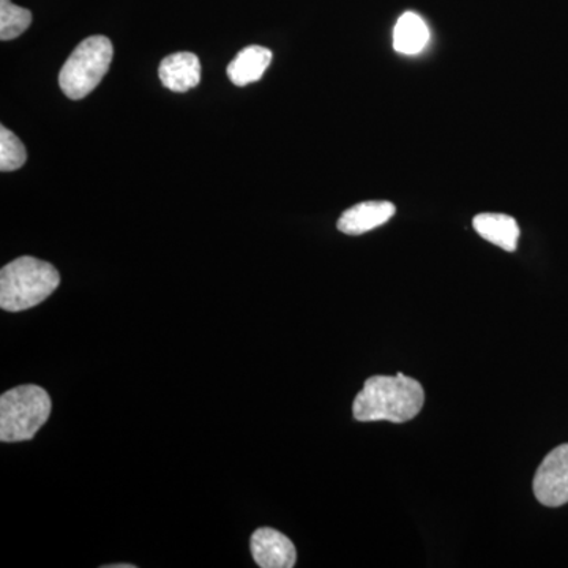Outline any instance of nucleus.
Segmentation results:
<instances>
[{"label": "nucleus", "mask_w": 568, "mask_h": 568, "mask_svg": "<svg viewBox=\"0 0 568 568\" xmlns=\"http://www.w3.org/2000/svg\"><path fill=\"white\" fill-rule=\"evenodd\" d=\"M474 230L489 244L506 252H515L518 246L519 226L514 216L504 213H478L473 220Z\"/></svg>", "instance_id": "obj_9"}, {"label": "nucleus", "mask_w": 568, "mask_h": 568, "mask_svg": "<svg viewBox=\"0 0 568 568\" xmlns=\"http://www.w3.org/2000/svg\"><path fill=\"white\" fill-rule=\"evenodd\" d=\"M108 568H134L133 564H118V566H104Z\"/></svg>", "instance_id": "obj_14"}, {"label": "nucleus", "mask_w": 568, "mask_h": 568, "mask_svg": "<svg viewBox=\"0 0 568 568\" xmlns=\"http://www.w3.org/2000/svg\"><path fill=\"white\" fill-rule=\"evenodd\" d=\"M114 48L103 36L89 37L78 44L59 73V84L70 100H81L102 82L110 70Z\"/></svg>", "instance_id": "obj_4"}, {"label": "nucleus", "mask_w": 568, "mask_h": 568, "mask_svg": "<svg viewBox=\"0 0 568 568\" xmlns=\"http://www.w3.org/2000/svg\"><path fill=\"white\" fill-rule=\"evenodd\" d=\"M160 81L173 92H189L201 81V62L193 52H175L160 63Z\"/></svg>", "instance_id": "obj_8"}, {"label": "nucleus", "mask_w": 568, "mask_h": 568, "mask_svg": "<svg viewBox=\"0 0 568 568\" xmlns=\"http://www.w3.org/2000/svg\"><path fill=\"white\" fill-rule=\"evenodd\" d=\"M425 405V392L418 381L403 373L373 376L355 396L353 414L358 422L386 420L405 424L418 416Z\"/></svg>", "instance_id": "obj_1"}, {"label": "nucleus", "mask_w": 568, "mask_h": 568, "mask_svg": "<svg viewBox=\"0 0 568 568\" xmlns=\"http://www.w3.org/2000/svg\"><path fill=\"white\" fill-rule=\"evenodd\" d=\"M395 204L388 201H366L343 212L338 230L347 235H361L386 224L395 215Z\"/></svg>", "instance_id": "obj_7"}, {"label": "nucleus", "mask_w": 568, "mask_h": 568, "mask_svg": "<svg viewBox=\"0 0 568 568\" xmlns=\"http://www.w3.org/2000/svg\"><path fill=\"white\" fill-rule=\"evenodd\" d=\"M429 31L426 22L413 11L399 17L394 29V48L405 55H416L428 44Z\"/></svg>", "instance_id": "obj_11"}, {"label": "nucleus", "mask_w": 568, "mask_h": 568, "mask_svg": "<svg viewBox=\"0 0 568 568\" xmlns=\"http://www.w3.org/2000/svg\"><path fill=\"white\" fill-rule=\"evenodd\" d=\"M28 160L24 144L20 138L14 136L6 126H0V171L10 173V171L20 170Z\"/></svg>", "instance_id": "obj_13"}, {"label": "nucleus", "mask_w": 568, "mask_h": 568, "mask_svg": "<svg viewBox=\"0 0 568 568\" xmlns=\"http://www.w3.org/2000/svg\"><path fill=\"white\" fill-rule=\"evenodd\" d=\"M61 284L54 265L32 256L11 261L0 272V306L17 313L47 301Z\"/></svg>", "instance_id": "obj_2"}, {"label": "nucleus", "mask_w": 568, "mask_h": 568, "mask_svg": "<svg viewBox=\"0 0 568 568\" xmlns=\"http://www.w3.org/2000/svg\"><path fill=\"white\" fill-rule=\"evenodd\" d=\"M254 562L261 568H291L297 560L293 541L272 528H261L250 541Z\"/></svg>", "instance_id": "obj_6"}, {"label": "nucleus", "mask_w": 568, "mask_h": 568, "mask_svg": "<svg viewBox=\"0 0 568 568\" xmlns=\"http://www.w3.org/2000/svg\"><path fill=\"white\" fill-rule=\"evenodd\" d=\"M31 22V11L13 6L10 0H0V40L18 39L28 31Z\"/></svg>", "instance_id": "obj_12"}, {"label": "nucleus", "mask_w": 568, "mask_h": 568, "mask_svg": "<svg viewBox=\"0 0 568 568\" xmlns=\"http://www.w3.org/2000/svg\"><path fill=\"white\" fill-rule=\"evenodd\" d=\"M534 495L545 507L568 503V444L549 452L534 477Z\"/></svg>", "instance_id": "obj_5"}, {"label": "nucleus", "mask_w": 568, "mask_h": 568, "mask_svg": "<svg viewBox=\"0 0 568 568\" xmlns=\"http://www.w3.org/2000/svg\"><path fill=\"white\" fill-rule=\"evenodd\" d=\"M51 398L39 386H18L0 396V440L21 443L32 439L47 424Z\"/></svg>", "instance_id": "obj_3"}, {"label": "nucleus", "mask_w": 568, "mask_h": 568, "mask_svg": "<svg viewBox=\"0 0 568 568\" xmlns=\"http://www.w3.org/2000/svg\"><path fill=\"white\" fill-rule=\"evenodd\" d=\"M271 62L272 51L253 44L239 52L237 58L227 65V77L233 84L244 88L260 81Z\"/></svg>", "instance_id": "obj_10"}]
</instances>
